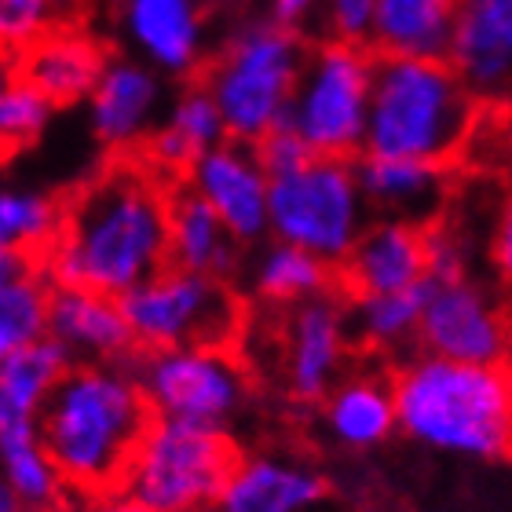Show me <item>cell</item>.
I'll return each instance as SVG.
<instances>
[{
  "label": "cell",
  "mask_w": 512,
  "mask_h": 512,
  "mask_svg": "<svg viewBox=\"0 0 512 512\" xmlns=\"http://www.w3.org/2000/svg\"><path fill=\"white\" fill-rule=\"evenodd\" d=\"M319 11H322V0H271V19L297 33L319 19Z\"/></svg>",
  "instance_id": "74e56055"
},
{
  "label": "cell",
  "mask_w": 512,
  "mask_h": 512,
  "mask_svg": "<svg viewBox=\"0 0 512 512\" xmlns=\"http://www.w3.org/2000/svg\"><path fill=\"white\" fill-rule=\"evenodd\" d=\"M480 107L447 59L377 55L363 154L450 165L480 132Z\"/></svg>",
  "instance_id": "277c9868"
},
{
  "label": "cell",
  "mask_w": 512,
  "mask_h": 512,
  "mask_svg": "<svg viewBox=\"0 0 512 512\" xmlns=\"http://www.w3.org/2000/svg\"><path fill=\"white\" fill-rule=\"evenodd\" d=\"M150 421L136 363L70 366L44 406L41 436L66 491L99 498L121 491Z\"/></svg>",
  "instance_id": "7a4b0ae2"
},
{
  "label": "cell",
  "mask_w": 512,
  "mask_h": 512,
  "mask_svg": "<svg viewBox=\"0 0 512 512\" xmlns=\"http://www.w3.org/2000/svg\"><path fill=\"white\" fill-rule=\"evenodd\" d=\"M308 52L304 37L275 19L249 22L227 37L202 81L224 114L227 136L256 147L286 125Z\"/></svg>",
  "instance_id": "5b68a950"
},
{
  "label": "cell",
  "mask_w": 512,
  "mask_h": 512,
  "mask_svg": "<svg viewBox=\"0 0 512 512\" xmlns=\"http://www.w3.org/2000/svg\"><path fill=\"white\" fill-rule=\"evenodd\" d=\"M238 458L242 454L227 432L154 417L121 494L147 512H213Z\"/></svg>",
  "instance_id": "8992f818"
},
{
  "label": "cell",
  "mask_w": 512,
  "mask_h": 512,
  "mask_svg": "<svg viewBox=\"0 0 512 512\" xmlns=\"http://www.w3.org/2000/svg\"><path fill=\"white\" fill-rule=\"evenodd\" d=\"M374 224L355 161L311 158L271 180V238L341 267Z\"/></svg>",
  "instance_id": "52a82bcc"
},
{
  "label": "cell",
  "mask_w": 512,
  "mask_h": 512,
  "mask_svg": "<svg viewBox=\"0 0 512 512\" xmlns=\"http://www.w3.org/2000/svg\"><path fill=\"white\" fill-rule=\"evenodd\" d=\"M33 271H41V260H30V256H11V253H0V289L15 286L19 278L33 275Z\"/></svg>",
  "instance_id": "ab89813d"
},
{
  "label": "cell",
  "mask_w": 512,
  "mask_h": 512,
  "mask_svg": "<svg viewBox=\"0 0 512 512\" xmlns=\"http://www.w3.org/2000/svg\"><path fill=\"white\" fill-rule=\"evenodd\" d=\"M48 300H52V282L44 267L19 278L15 286L0 289V363L22 344L48 337Z\"/></svg>",
  "instance_id": "4dcf8cb0"
},
{
  "label": "cell",
  "mask_w": 512,
  "mask_h": 512,
  "mask_svg": "<svg viewBox=\"0 0 512 512\" xmlns=\"http://www.w3.org/2000/svg\"><path fill=\"white\" fill-rule=\"evenodd\" d=\"M165 85L147 63L110 55L96 92L88 96V128L107 150H132L147 143L165 121Z\"/></svg>",
  "instance_id": "9a60e30c"
},
{
  "label": "cell",
  "mask_w": 512,
  "mask_h": 512,
  "mask_svg": "<svg viewBox=\"0 0 512 512\" xmlns=\"http://www.w3.org/2000/svg\"><path fill=\"white\" fill-rule=\"evenodd\" d=\"M66 512H147L139 509L125 494H99V498H77L74 505H66Z\"/></svg>",
  "instance_id": "f35d334b"
},
{
  "label": "cell",
  "mask_w": 512,
  "mask_h": 512,
  "mask_svg": "<svg viewBox=\"0 0 512 512\" xmlns=\"http://www.w3.org/2000/svg\"><path fill=\"white\" fill-rule=\"evenodd\" d=\"M136 352L172 348H231L242 330V300L231 282L165 267L139 289L121 297Z\"/></svg>",
  "instance_id": "9c48e42d"
},
{
  "label": "cell",
  "mask_w": 512,
  "mask_h": 512,
  "mask_svg": "<svg viewBox=\"0 0 512 512\" xmlns=\"http://www.w3.org/2000/svg\"><path fill=\"white\" fill-rule=\"evenodd\" d=\"M48 337L63 348L74 366L125 363L128 355L136 352L121 300L96 293V289L52 286Z\"/></svg>",
  "instance_id": "d6986e66"
},
{
  "label": "cell",
  "mask_w": 512,
  "mask_h": 512,
  "mask_svg": "<svg viewBox=\"0 0 512 512\" xmlns=\"http://www.w3.org/2000/svg\"><path fill=\"white\" fill-rule=\"evenodd\" d=\"M319 26L322 41L348 44V48H370L377 26V0H322Z\"/></svg>",
  "instance_id": "836d02e7"
},
{
  "label": "cell",
  "mask_w": 512,
  "mask_h": 512,
  "mask_svg": "<svg viewBox=\"0 0 512 512\" xmlns=\"http://www.w3.org/2000/svg\"><path fill=\"white\" fill-rule=\"evenodd\" d=\"M0 512H30L26 509V502L19 498V491L8 483V476L0 472Z\"/></svg>",
  "instance_id": "60d3db41"
},
{
  "label": "cell",
  "mask_w": 512,
  "mask_h": 512,
  "mask_svg": "<svg viewBox=\"0 0 512 512\" xmlns=\"http://www.w3.org/2000/svg\"><path fill=\"white\" fill-rule=\"evenodd\" d=\"M447 63L480 103H512V0H461Z\"/></svg>",
  "instance_id": "ac0fdd59"
},
{
  "label": "cell",
  "mask_w": 512,
  "mask_h": 512,
  "mask_svg": "<svg viewBox=\"0 0 512 512\" xmlns=\"http://www.w3.org/2000/svg\"><path fill=\"white\" fill-rule=\"evenodd\" d=\"M227 139L231 136H227L224 114L216 107L213 92L205 85H187L172 96L169 110H165V121L147 139V158L161 172H180V176H187V169L202 158L205 150L220 147Z\"/></svg>",
  "instance_id": "cb8c5ba5"
},
{
  "label": "cell",
  "mask_w": 512,
  "mask_h": 512,
  "mask_svg": "<svg viewBox=\"0 0 512 512\" xmlns=\"http://www.w3.org/2000/svg\"><path fill=\"white\" fill-rule=\"evenodd\" d=\"M74 0H0V55H22L63 30Z\"/></svg>",
  "instance_id": "d6a6232c"
},
{
  "label": "cell",
  "mask_w": 512,
  "mask_h": 512,
  "mask_svg": "<svg viewBox=\"0 0 512 512\" xmlns=\"http://www.w3.org/2000/svg\"><path fill=\"white\" fill-rule=\"evenodd\" d=\"M242 242H238L220 216L191 191V187H172L169 198V264L209 275L220 282L242 271Z\"/></svg>",
  "instance_id": "603a6c76"
},
{
  "label": "cell",
  "mask_w": 512,
  "mask_h": 512,
  "mask_svg": "<svg viewBox=\"0 0 512 512\" xmlns=\"http://www.w3.org/2000/svg\"><path fill=\"white\" fill-rule=\"evenodd\" d=\"M428 286L406 289V293H388V297L348 300L355 344L374 355H414V348L421 344Z\"/></svg>",
  "instance_id": "f1b7e54d"
},
{
  "label": "cell",
  "mask_w": 512,
  "mask_h": 512,
  "mask_svg": "<svg viewBox=\"0 0 512 512\" xmlns=\"http://www.w3.org/2000/svg\"><path fill=\"white\" fill-rule=\"evenodd\" d=\"M341 289L355 297H388L406 289L428 286V235L421 224L374 216L366 235L355 242L341 267Z\"/></svg>",
  "instance_id": "e0dca14e"
},
{
  "label": "cell",
  "mask_w": 512,
  "mask_h": 512,
  "mask_svg": "<svg viewBox=\"0 0 512 512\" xmlns=\"http://www.w3.org/2000/svg\"><path fill=\"white\" fill-rule=\"evenodd\" d=\"M417 352L512 370V297L476 275L432 282Z\"/></svg>",
  "instance_id": "8fae6325"
},
{
  "label": "cell",
  "mask_w": 512,
  "mask_h": 512,
  "mask_svg": "<svg viewBox=\"0 0 512 512\" xmlns=\"http://www.w3.org/2000/svg\"><path fill=\"white\" fill-rule=\"evenodd\" d=\"M322 436L348 454H370L399 432L392 377L384 374H348L319 403Z\"/></svg>",
  "instance_id": "44dd1931"
},
{
  "label": "cell",
  "mask_w": 512,
  "mask_h": 512,
  "mask_svg": "<svg viewBox=\"0 0 512 512\" xmlns=\"http://www.w3.org/2000/svg\"><path fill=\"white\" fill-rule=\"evenodd\" d=\"M256 154H260V161H264V169L271 180H275V176H286V172L300 169L304 161L315 158V154L304 147V139H300L289 125L275 128L271 136L260 139V143H256Z\"/></svg>",
  "instance_id": "8d00e7d4"
},
{
  "label": "cell",
  "mask_w": 512,
  "mask_h": 512,
  "mask_svg": "<svg viewBox=\"0 0 512 512\" xmlns=\"http://www.w3.org/2000/svg\"><path fill=\"white\" fill-rule=\"evenodd\" d=\"M52 114L55 107L37 88L22 81L19 70L0 66V150L33 143L48 128Z\"/></svg>",
  "instance_id": "1f68e13d"
},
{
  "label": "cell",
  "mask_w": 512,
  "mask_h": 512,
  "mask_svg": "<svg viewBox=\"0 0 512 512\" xmlns=\"http://www.w3.org/2000/svg\"><path fill=\"white\" fill-rule=\"evenodd\" d=\"M377 55L370 48L319 41L308 52L286 125L315 158L359 161L374 103Z\"/></svg>",
  "instance_id": "ba28073f"
},
{
  "label": "cell",
  "mask_w": 512,
  "mask_h": 512,
  "mask_svg": "<svg viewBox=\"0 0 512 512\" xmlns=\"http://www.w3.org/2000/svg\"><path fill=\"white\" fill-rule=\"evenodd\" d=\"M352 348V308L341 293L289 308L275 337V374L282 392L300 406H319L348 377Z\"/></svg>",
  "instance_id": "7c38bea8"
},
{
  "label": "cell",
  "mask_w": 512,
  "mask_h": 512,
  "mask_svg": "<svg viewBox=\"0 0 512 512\" xmlns=\"http://www.w3.org/2000/svg\"><path fill=\"white\" fill-rule=\"evenodd\" d=\"M70 359L52 337L30 341L0 363V417L8 421H41L44 406L70 370Z\"/></svg>",
  "instance_id": "83f0119b"
},
{
  "label": "cell",
  "mask_w": 512,
  "mask_h": 512,
  "mask_svg": "<svg viewBox=\"0 0 512 512\" xmlns=\"http://www.w3.org/2000/svg\"><path fill=\"white\" fill-rule=\"evenodd\" d=\"M330 480L304 454L253 450L242 454L213 512H326Z\"/></svg>",
  "instance_id": "5bb4252c"
},
{
  "label": "cell",
  "mask_w": 512,
  "mask_h": 512,
  "mask_svg": "<svg viewBox=\"0 0 512 512\" xmlns=\"http://www.w3.org/2000/svg\"><path fill=\"white\" fill-rule=\"evenodd\" d=\"M183 187H191L242 246H260L271 238V176L256 147L227 139L205 150L187 169Z\"/></svg>",
  "instance_id": "4fadbf2b"
},
{
  "label": "cell",
  "mask_w": 512,
  "mask_h": 512,
  "mask_svg": "<svg viewBox=\"0 0 512 512\" xmlns=\"http://www.w3.org/2000/svg\"><path fill=\"white\" fill-rule=\"evenodd\" d=\"M118 26L132 55L161 77H191L205 59L198 0H121Z\"/></svg>",
  "instance_id": "2e32d148"
},
{
  "label": "cell",
  "mask_w": 512,
  "mask_h": 512,
  "mask_svg": "<svg viewBox=\"0 0 512 512\" xmlns=\"http://www.w3.org/2000/svg\"><path fill=\"white\" fill-rule=\"evenodd\" d=\"M428 235V278L432 282H450V278L469 275V238L461 235L458 224H450L447 216L425 227Z\"/></svg>",
  "instance_id": "d590c367"
},
{
  "label": "cell",
  "mask_w": 512,
  "mask_h": 512,
  "mask_svg": "<svg viewBox=\"0 0 512 512\" xmlns=\"http://www.w3.org/2000/svg\"><path fill=\"white\" fill-rule=\"evenodd\" d=\"M150 414L183 425L227 432L246 414L253 377L235 348H172L136 363Z\"/></svg>",
  "instance_id": "30bf717a"
},
{
  "label": "cell",
  "mask_w": 512,
  "mask_h": 512,
  "mask_svg": "<svg viewBox=\"0 0 512 512\" xmlns=\"http://www.w3.org/2000/svg\"><path fill=\"white\" fill-rule=\"evenodd\" d=\"M461 0H377L374 55L447 59Z\"/></svg>",
  "instance_id": "d4e9b609"
},
{
  "label": "cell",
  "mask_w": 512,
  "mask_h": 512,
  "mask_svg": "<svg viewBox=\"0 0 512 512\" xmlns=\"http://www.w3.org/2000/svg\"><path fill=\"white\" fill-rule=\"evenodd\" d=\"M107 63H110L107 48L99 41H92L88 33L59 30V33H48L33 48H26L19 55L15 70L52 107H74V103H88V96L96 92Z\"/></svg>",
  "instance_id": "7402d4cb"
},
{
  "label": "cell",
  "mask_w": 512,
  "mask_h": 512,
  "mask_svg": "<svg viewBox=\"0 0 512 512\" xmlns=\"http://www.w3.org/2000/svg\"><path fill=\"white\" fill-rule=\"evenodd\" d=\"M502 128H505V136H502V150H505V161L512 165V110H509V118L502 121Z\"/></svg>",
  "instance_id": "b9f144b4"
},
{
  "label": "cell",
  "mask_w": 512,
  "mask_h": 512,
  "mask_svg": "<svg viewBox=\"0 0 512 512\" xmlns=\"http://www.w3.org/2000/svg\"><path fill=\"white\" fill-rule=\"evenodd\" d=\"M172 187L132 161L110 165L66 202L63 231L41 260L52 286L128 297L169 267Z\"/></svg>",
  "instance_id": "6da1fadb"
},
{
  "label": "cell",
  "mask_w": 512,
  "mask_h": 512,
  "mask_svg": "<svg viewBox=\"0 0 512 512\" xmlns=\"http://www.w3.org/2000/svg\"><path fill=\"white\" fill-rule=\"evenodd\" d=\"M0 472L8 476L30 512H66L70 491L44 447L41 421L0 417Z\"/></svg>",
  "instance_id": "4316f807"
},
{
  "label": "cell",
  "mask_w": 512,
  "mask_h": 512,
  "mask_svg": "<svg viewBox=\"0 0 512 512\" xmlns=\"http://www.w3.org/2000/svg\"><path fill=\"white\" fill-rule=\"evenodd\" d=\"M333 278H337V267L322 264L319 256L275 242V238H267L246 267L249 293L267 308L282 311L333 293Z\"/></svg>",
  "instance_id": "484cf974"
},
{
  "label": "cell",
  "mask_w": 512,
  "mask_h": 512,
  "mask_svg": "<svg viewBox=\"0 0 512 512\" xmlns=\"http://www.w3.org/2000/svg\"><path fill=\"white\" fill-rule=\"evenodd\" d=\"M66 205L37 187L0 183V253L44 260L63 231Z\"/></svg>",
  "instance_id": "f546056e"
},
{
  "label": "cell",
  "mask_w": 512,
  "mask_h": 512,
  "mask_svg": "<svg viewBox=\"0 0 512 512\" xmlns=\"http://www.w3.org/2000/svg\"><path fill=\"white\" fill-rule=\"evenodd\" d=\"M487 264H491L494 286L512 297V176L498 187L487 220Z\"/></svg>",
  "instance_id": "e575fe53"
},
{
  "label": "cell",
  "mask_w": 512,
  "mask_h": 512,
  "mask_svg": "<svg viewBox=\"0 0 512 512\" xmlns=\"http://www.w3.org/2000/svg\"><path fill=\"white\" fill-rule=\"evenodd\" d=\"M359 183L374 216L406 220V224H436L447 216L450 202V165L414 158H374L363 154L355 161Z\"/></svg>",
  "instance_id": "ffe728a7"
},
{
  "label": "cell",
  "mask_w": 512,
  "mask_h": 512,
  "mask_svg": "<svg viewBox=\"0 0 512 512\" xmlns=\"http://www.w3.org/2000/svg\"><path fill=\"white\" fill-rule=\"evenodd\" d=\"M399 436L461 461L512 458V370L406 355L392 374Z\"/></svg>",
  "instance_id": "3957f363"
}]
</instances>
